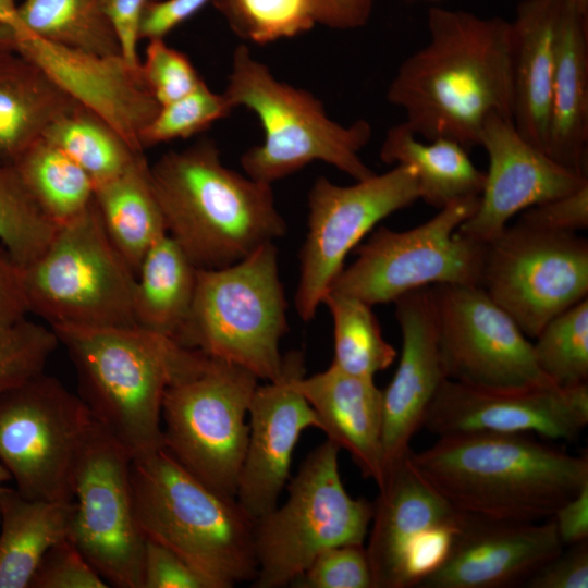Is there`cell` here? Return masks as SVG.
<instances>
[{"mask_svg":"<svg viewBox=\"0 0 588 588\" xmlns=\"http://www.w3.org/2000/svg\"><path fill=\"white\" fill-rule=\"evenodd\" d=\"M197 269L168 233L158 238L136 273V326L174 339L193 303Z\"/></svg>","mask_w":588,"mask_h":588,"instance_id":"4dcf8cb0","label":"cell"},{"mask_svg":"<svg viewBox=\"0 0 588 588\" xmlns=\"http://www.w3.org/2000/svg\"><path fill=\"white\" fill-rule=\"evenodd\" d=\"M12 166L58 228L81 217L94 204L95 184L90 176L44 137Z\"/></svg>","mask_w":588,"mask_h":588,"instance_id":"d6a6232c","label":"cell"},{"mask_svg":"<svg viewBox=\"0 0 588 588\" xmlns=\"http://www.w3.org/2000/svg\"><path fill=\"white\" fill-rule=\"evenodd\" d=\"M427 25L428 42L402 62L388 101L417 136L469 149L491 113L512 120L511 24L432 7Z\"/></svg>","mask_w":588,"mask_h":588,"instance_id":"6da1fadb","label":"cell"},{"mask_svg":"<svg viewBox=\"0 0 588 588\" xmlns=\"http://www.w3.org/2000/svg\"><path fill=\"white\" fill-rule=\"evenodd\" d=\"M107 587L106 580L69 537L47 551L29 584V588Z\"/></svg>","mask_w":588,"mask_h":588,"instance_id":"7bdbcfd3","label":"cell"},{"mask_svg":"<svg viewBox=\"0 0 588 588\" xmlns=\"http://www.w3.org/2000/svg\"><path fill=\"white\" fill-rule=\"evenodd\" d=\"M378 489L366 547L373 588L412 587V559L419 542L432 531L454 530L463 512L418 475L408 455L388 469Z\"/></svg>","mask_w":588,"mask_h":588,"instance_id":"603a6c76","label":"cell"},{"mask_svg":"<svg viewBox=\"0 0 588 588\" xmlns=\"http://www.w3.org/2000/svg\"><path fill=\"white\" fill-rule=\"evenodd\" d=\"M478 204L479 196L456 200L406 231L380 226L329 291L373 306L429 285L479 286L486 244L457 232Z\"/></svg>","mask_w":588,"mask_h":588,"instance_id":"8fae6325","label":"cell"},{"mask_svg":"<svg viewBox=\"0 0 588 588\" xmlns=\"http://www.w3.org/2000/svg\"><path fill=\"white\" fill-rule=\"evenodd\" d=\"M479 286L527 338H536L587 298L588 242L572 232L507 225L486 244Z\"/></svg>","mask_w":588,"mask_h":588,"instance_id":"4fadbf2b","label":"cell"},{"mask_svg":"<svg viewBox=\"0 0 588 588\" xmlns=\"http://www.w3.org/2000/svg\"><path fill=\"white\" fill-rule=\"evenodd\" d=\"M94 200L108 237L137 273L148 249L167 234L145 156L118 176L96 185Z\"/></svg>","mask_w":588,"mask_h":588,"instance_id":"f546056e","label":"cell"},{"mask_svg":"<svg viewBox=\"0 0 588 588\" xmlns=\"http://www.w3.org/2000/svg\"><path fill=\"white\" fill-rule=\"evenodd\" d=\"M536 363L555 385H588V299L551 319L535 338Z\"/></svg>","mask_w":588,"mask_h":588,"instance_id":"d590c367","label":"cell"},{"mask_svg":"<svg viewBox=\"0 0 588 588\" xmlns=\"http://www.w3.org/2000/svg\"><path fill=\"white\" fill-rule=\"evenodd\" d=\"M213 0H156L144 11L139 39L155 40L164 37L179 25L193 17Z\"/></svg>","mask_w":588,"mask_h":588,"instance_id":"c3c4849f","label":"cell"},{"mask_svg":"<svg viewBox=\"0 0 588 588\" xmlns=\"http://www.w3.org/2000/svg\"><path fill=\"white\" fill-rule=\"evenodd\" d=\"M135 281L95 200L81 217L59 226L41 255L23 267L29 314L49 326H136Z\"/></svg>","mask_w":588,"mask_h":588,"instance_id":"9c48e42d","label":"cell"},{"mask_svg":"<svg viewBox=\"0 0 588 588\" xmlns=\"http://www.w3.org/2000/svg\"><path fill=\"white\" fill-rule=\"evenodd\" d=\"M408 461L455 510L490 520L543 522L588 486L587 454L526 433L446 434Z\"/></svg>","mask_w":588,"mask_h":588,"instance_id":"7a4b0ae2","label":"cell"},{"mask_svg":"<svg viewBox=\"0 0 588 588\" xmlns=\"http://www.w3.org/2000/svg\"><path fill=\"white\" fill-rule=\"evenodd\" d=\"M432 290L445 379L497 391L553 384L539 369L528 338L481 286Z\"/></svg>","mask_w":588,"mask_h":588,"instance_id":"2e32d148","label":"cell"},{"mask_svg":"<svg viewBox=\"0 0 588 588\" xmlns=\"http://www.w3.org/2000/svg\"><path fill=\"white\" fill-rule=\"evenodd\" d=\"M94 418L78 394L41 372L0 395V461L25 498L73 501L75 465Z\"/></svg>","mask_w":588,"mask_h":588,"instance_id":"7c38bea8","label":"cell"},{"mask_svg":"<svg viewBox=\"0 0 588 588\" xmlns=\"http://www.w3.org/2000/svg\"><path fill=\"white\" fill-rule=\"evenodd\" d=\"M21 30L49 42L99 56H121L106 11V0H23L17 4Z\"/></svg>","mask_w":588,"mask_h":588,"instance_id":"1f68e13d","label":"cell"},{"mask_svg":"<svg viewBox=\"0 0 588 588\" xmlns=\"http://www.w3.org/2000/svg\"><path fill=\"white\" fill-rule=\"evenodd\" d=\"M551 518L510 523L463 513L441 561L416 586L502 588L524 583L563 550Z\"/></svg>","mask_w":588,"mask_h":588,"instance_id":"44dd1931","label":"cell"},{"mask_svg":"<svg viewBox=\"0 0 588 588\" xmlns=\"http://www.w3.org/2000/svg\"><path fill=\"white\" fill-rule=\"evenodd\" d=\"M588 424V385L485 390L444 379L422 427L437 437L463 432L530 433L575 440Z\"/></svg>","mask_w":588,"mask_h":588,"instance_id":"e0dca14e","label":"cell"},{"mask_svg":"<svg viewBox=\"0 0 588 588\" xmlns=\"http://www.w3.org/2000/svg\"><path fill=\"white\" fill-rule=\"evenodd\" d=\"M74 501L23 497L16 489L0 494V588H29L47 551L70 535Z\"/></svg>","mask_w":588,"mask_h":588,"instance_id":"83f0119b","label":"cell"},{"mask_svg":"<svg viewBox=\"0 0 588 588\" xmlns=\"http://www.w3.org/2000/svg\"><path fill=\"white\" fill-rule=\"evenodd\" d=\"M16 0H0V25L13 28L17 22Z\"/></svg>","mask_w":588,"mask_h":588,"instance_id":"f5cc1de1","label":"cell"},{"mask_svg":"<svg viewBox=\"0 0 588 588\" xmlns=\"http://www.w3.org/2000/svg\"><path fill=\"white\" fill-rule=\"evenodd\" d=\"M546 154L588 176V15L572 0L560 22Z\"/></svg>","mask_w":588,"mask_h":588,"instance_id":"484cf974","label":"cell"},{"mask_svg":"<svg viewBox=\"0 0 588 588\" xmlns=\"http://www.w3.org/2000/svg\"><path fill=\"white\" fill-rule=\"evenodd\" d=\"M140 73L160 106L185 96L203 81L189 59L164 39L148 41Z\"/></svg>","mask_w":588,"mask_h":588,"instance_id":"b9f144b4","label":"cell"},{"mask_svg":"<svg viewBox=\"0 0 588 588\" xmlns=\"http://www.w3.org/2000/svg\"><path fill=\"white\" fill-rule=\"evenodd\" d=\"M132 455L95 419L73 476L69 538L109 586L143 588L146 538L137 523Z\"/></svg>","mask_w":588,"mask_h":588,"instance_id":"5bb4252c","label":"cell"},{"mask_svg":"<svg viewBox=\"0 0 588 588\" xmlns=\"http://www.w3.org/2000/svg\"><path fill=\"white\" fill-rule=\"evenodd\" d=\"M167 233L198 269L233 265L286 233L271 184L225 167L211 139L150 166Z\"/></svg>","mask_w":588,"mask_h":588,"instance_id":"3957f363","label":"cell"},{"mask_svg":"<svg viewBox=\"0 0 588 588\" xmlns=\"http://www.w3.org/2000/svg\"><path fill=\"white\" fill-rule=\"evenodd\" d=\"M402 334L396 371L382 390V446L388 469L412 451L427 411L445 379L438 342V314L432 286L394 301Z\"/></svg>","mask_w":588,"mask_h":588,"instance_id":"7402d4cb","label":"cell"},{"mask_svg":"<svg viewBox=\"0 0 588 588\" xmlns=\"http://www.w3.org/2000/svg\"><path fill=\"white\" fill-rule=\"evenodd\" d=\"M44 138L74 160L95 186L124 172L137 152L105 121L78 107L49 126Z\"/></svg>","mask_w":588,"mask_h":588,"instance_id":"e575fe53","label":"cell"},{"mask_svg":"<svg viewBox=\"0 0 588 588\" xmlns=\"http://www.w3.org/2000/svg\"><path fill=\"white\" fill-rule=\"evenodd\" d=\"M234 107L225 95L212 91L201 83L185 96L160 106L140 135L143 149L161 143L188 138L213 122L228 117Z\"/></svg>","mask_w":588,"mask_h":588,"instance_id":"f35d334b","label":"cell"},{"mask_svg":"<svg viewBox=\"0 0 588 588\" xmlns=\"http://www.w3.org/2000/svg\"><path fill=\"white\" fill-rule=\"evenodd\" d=\"M376 0H311L316 23L335 29L364 26Z\"/></svg>","mask_w":588,"mask_h":588,"instance_id":"f907efd6","label":"cell"},{"mask_svg":"<svg viewBox=\"0 0 588 588\" xmlns=\"http://www.w3.org/2000/svg\"><path fill=\"white\" fill-rule=\"evenodd\" d=\"M296 588H373L364 544H340L321 551L297 576Z\"/></svg>","mask_w":588,"mask_h":588,"instance_id":"60d3db41","label":"cell"},{"mask_svg":"<svg viewBox=\"0 0 588 588\" xmlns=\"http://www.w3.org/2000/svg\"><path fill=\"white\" fill-rule=\"evenodd\" d=\"M467 151L449 138L424 143L403 121L387 132L380 158L389 164L413 166L420 199L442 209L456 200L480 196L482 192L485 172L474 164Z\"/></svg>","mask_w":588,"mask_h":588,"instance_id":"f1b7e54d","label":"cell"},{"mask_svg":"<svg viewBox=\"0 0 588 588\" xmlns=\"http://www.w3.org/2000/svg\"><path fill=\"white\" fill-rule=\"evenodd\" d=\"M420 199L416 172L396 164L342 186L320 176L308 194V223L294 297L302 320L314 319L347 254L382 219Z\"/></svg>","mask_w":588,"mask_h":588,"instance_id":"9a60e30c","label":"cell"},{"mask_svg":"<svg viewBox=\"0 0 588 588\" xmlns=\"http://www.w3.org/2000/svg\"><path fill=\"white\" fill-rule=\"evenodd\" d=\"M479 145L489 159L479 204L457 232L487 244L498 237L518 212L567 195L588 183L527 142L512 120L491 113Z\"/></svg>","mask_w":588,"mask_h":588,"instance_id":"ac0fdd59","label":"cell"},{"mask_svg":"<svg viewBox=\"0 0 588 588\" xmlns=\"http://www.w3.org/2000/svg\"><path fill=\"white\" fill-rule=\"evenodd\" d=\"M11 479V475L0 461V494L4 490V482Z\"/></svg>","mask_w":588,"mask_h":588,"instance_id":"db71d44e","label":"cell"},{"mask_svg":"<svg viewBox=\"0 0 588 588\" xmlns=\"http://www.w3.org/2000/svg\"><path fill=\"white\" fill-rule=\"evenodd\" d=\"M528 228L572 232L588 228V183L562 197L523 211L517 222Z\"/></svg>","mask_w":588,"mask_h":588,"instance_id":"ee69618b","label":"cell"},{"mask_svg":"<svg viewBox=\"0 0 588 588\" xmlns=\"http://www.w3.org/2000/svg\"><path fill=\"white\" fill-rule=\"evenodd\" d=\"M550 559L526 581L528 588H587L588 540L568 546Z\"/></svg>","mask_w":588,"mask_h":588,"instance_id":"bcb514c9","label":"cell"},{"mask_svg":"<svg viewBox=\"0 0 588 588\" xmlns=\"http://www.w3.org/2000/svg\"><path fill=\"white\" fill-rule=\"evenodd\" d=\"M81 107L36 63L0 49V161L14 163L51 124Z\"/></svg>","mask_w":588,"mask_h":588,"instance_id":"4316f807","label":"cell"},{"mask_svg":"<svg viewBox=\"0 0 588 588\" xmlns=\"http://www.w3.org/2000/svg\"><path fill=\"white\" fill-rule=\"evenodd\" d=\"M552 519L563 546L588 540V486L565 502Z\"/></svg>","mask_w":588,"mask_h":588,"instance_id":"816d5d0a","label":"cell"},{"mask_svg":"<svg viewBox=\"0 0 588 588\" xmlns=\"http://www.w3.org/2000/svg\"><path fill=\"white\" fill-rule=\"evenodd\" d=\"M408 1H439V0H408Z\"/></svg>","mask_w":588,"mask_h":588,"instance_id":"9f6ffc18","label":"cell"},{"mask_svg":"<svg viewBox=\"0 0 588 588\" xmlns=\"http://www.w3.org/2000/svg\"><path fill=\"white\" fill-rule=\"evenodd\" d=\"M230 27L243 39L268 44L314 27L311 0H213Z\"/></svg>","mask_w":588,"mask_h":588,"instance_id":"74e56055","label":"cell"},{"mask_svg":"<svg viewBox=\"0 0 588 588\" xmlns=\"http://www.w3.org/2000/svg\"><path fill=\"white\" fill-rule=\"evenodd\" d=\"M565 0H523L511 24L512 122L546 152L556 45Z\"/></svg>","mask_w":588,"mask_h":588,"instance_id":"d4e9b609","label":"cell"},{"mask_svg":"<svg viewBox=\"0 0 588 588\" xmlns=\"http://www.w3.org/2000/svg\"><path fill=\"white\" fill-rule=\"evenodd\" d=\"M304 356H284L281 376L257 385L248 409V437L235 499L254 520L272 511L291 478L292 456L303 431L319 419L292 384L304 371Z\"/></svg>","mask_w":588,"mask_h":588,"instance_id":"ffe728a7","label":"cell"},{"mask_svg":"<svg viewBox=\"0 0 588 588\" xmlns=\"http://www.w3.org/2000/svg\"><path fill=\"white\" fill-rule=\"evenodd\" d=\"M292 384L315 411L327 440L352 457L363 477L380 488L387 477L382 446V390L373 378L346 373L330 365L306 377L297 372Z\"/></svg>","mask_w":588,"mask_h":588,"instance_id":"cb8c5ba5","label":"cell"},{"mask_svg":"<svg viewBox=\"0 0 588 588\" xmlns=\"http://www.w3.org/2000/svg\"><path fill=\"white\" fill-rule=\"evenodd\" d=\"M58 226L12 164L0 161V243L22 267L47 248Z\"/></svg>","mask_w":588,"mask_h":588,"instance_id":"8d00e7d4","label":"cell"},{"mask_svg":"<svg viewBox=\"0 0 588 588\" xmlns=\"http://www.w3.org/2000/svg\"><path fill=\"white\" fill-rule=\"evenodd\" d=\"M60 345L49 326L25 318L0 340V395L44 372Z\"/></svg>","mask_w":588,"mask_h":588,"instance_id":"ab89813d","label":"cell"},{"mask_svg":"<svg viewBox=\"0 0 588 588\" xmlns=\"http://www.w3.org/2000/svg\"><path fill=\"white\" fill-rule=\"evenodd\" d=\"M143 588H211L209 583L171 549L146 539Z\"/></svg>","mask_w":588,"mask_h":588,"instance_id":"f6af8a7d","label":"cell"},{"mask_svg":"<svg viewBox=\"0 0 588 588\" xmlns=\"http://www.w3.org/2000/svg\"><path fill=\"white\" fill-rule=\"evenodd\" d=\"M572 1L581 13L588 15V0H572Z\"/></svg>","mask_w":588,"mask_h":588,"instance_id":"11a10c76","label":"cell"},{"mask_svg":"<svg viewBox=\"0 0 588 588\" xmlns=\"http://www.w3.org/2000/svg\"><path fill=\"white\" fill-rule=\"evenodd\" d=\"M287 329L278 248L271 242L233 265L197 269L193 303L174 340L273 381L283 370L280 341Z\"/></svg>","mask_w":588,"mask_h":588,"instance_id":"52a82bcc","label":"cell"},{"mask_svg":"<svg viewBox=\"0 0 588 588\" xmlns=\"http://www.w3.org/2000/svg\"><path fill=\"white\" fill-rule=\"evenodd\" d=\"M75 368L93 418L136 457L163 448L167 389L201 353L139 326H49Z\"/></svg>","mask_w":588,"mask_h":588,"instance_id":"277c9868","label":"cell"},{"mask_svg":"<svg viewBox=\"0 0 588 588\" xmlns=\"http://www.w3.org/2000/svg\"><path fill=\"white\" fill-rule=\"evenodd\" d=\"M156 0H106V11L117 36L122 58L140 66L138 57L139 26L144 11Z\"/></svg>","mask_w":588,"mask_h":588,"instance_id":"681fc988","label":"cell"},{"mask_svg":"<svg viewBox=\"0 0 588 588\" xmlns=\"http://www.w3.org/2000/svg\"><path fill=\"white\" fill-rule=\"evenodd\" d=\"M28 314L23 267L0 243V340Z\"/></svg>","mask_w":588,"mask_h":588,"instance_id":"7dc6e473","label":"cell"},{"mask_svg":"<svg viewBox=\"0 0 588 588\" xmlns=\"http://www.w3.org/2000/svg\"><path fill=\"white\" fill-rule=\"evenodd\" d=\"M259 379L246 368L201 354L166 391L163 448L213 490L235 498L248 409Z\"/></svg>","mask_w":588,"mask_h":588,"instance_id":"30bf717a","label":"cell"},{"mask_svg":"<svg viewBox=\"0 0 588 588\" xmlns=\"http://www.w3.org/2000/svg\"><path fill=\"white\" fill-rule=\"evenodd\" d=\"M10 47L36 63L69 97L112 127L137 152L140 135L160 109L140 66L122 56L69 49L32 34L10 30Z\"/></svg>","mask_w":588,"mask_h":588,"instance_id":"d6986e66","label":"cell"},{"mask_svg":"<svg viewBox=\"0 0 588 588\" xmlns=\"http://www.w3.org/2000/svg\"><path fill=\"white\" fill-rule=\"evenodd\" d=\"M322 304L333 320L332 366L353 376L375 378L393 364L397 353L383 338L372 306L331 291Z\"/></svg>","mask_w":588,"mask_h":588,"instance_id":"836d02e7","label":"cell"},{"mask_svg":"<svg viewBox=\"0 0 588 588\" xmlns=\"http://www.w3.org/2000/svg\"><path fill=\"white\" fill-rule=\"evenodd\" d=\"M339 452L329 440L317 445L290 478L285 502L255 520L252 587L290 586L324 549L364 544L373 504L345 490Z\"/></svg>","mask_w":588,"mask_h":588,"instance_id":"ba28073f","label":"cell"},{"mask_svg":"<svg viewBox=\"0 0 588 588\" xmlns=\"http://www.w3.org/2000/svg\"><path fill=\"white\" fill-rule=\"evenodd\" d=\"M223 94L234 108L255 112L265 132L262 144L242 155L247 176L272 184L314 161L356 181L375 174L359 157L371 138L370 124L364 119L350 125L331 120L319 99L275 78L245 45L233 52Z\"/></svg>","mask_w":588,"mask_h":588,"instance_id":"8992f818","label":"cell"},{"mask_svg":"<svg viewBox=\"0 0 588 588\" xmlns=\"http://www.w3.org/2000/svg\"><path fill=\"white\" fill-rule=\"evenodd\" d=\"M131 479L146 539L177 553L211 588L254 580L255 520L235 498L207 486L164 448L133 457Z\"/></svg>","mask_w":588,"mask_h":588,"instance_id":"5b68a950","label":"cell"}]
</instances>
